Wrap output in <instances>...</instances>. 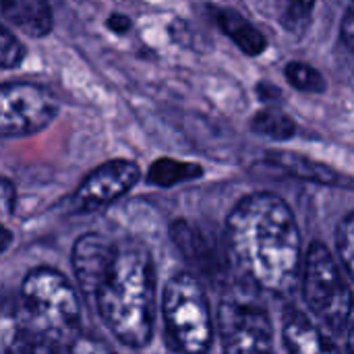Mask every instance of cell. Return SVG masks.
Segmentation results:
<instances>
[{
  "instance_id": "1",
  "label": "cell",
  "mask_w": 354,
  "mask_h": 354,
  "mask_svg": "<svg viewBox=\"0 0 354 354\" xmlns=\"http://www.w3.org/2000/svg\"><path fill=\"white\" fill-rule=\"evenodd\" d=\"M228 253L257 290L286 297L303 276V241L290 205L276 193L243 197L226 218Z\"/></svg>"
},
{
  "instance_id": "2",
  "label": "cell",
  "mask_w": 354,
  "mask_h": 354,
  "mask_svg": "<svg viewBox=\"0 0 354 354\" xmlns=\"http://www.w3.org/2000/svg\"><path fill=\"white\" fill-rule=\"evenodd\" d=\"M95 307L120 344L135 351L149 344L156 319V268L139 241L118 245L116 261L95 295Z\"/></svg>"
},
{
  "instance_id": "3",
  "label": "cell",
  "mask_w": 354,
  "mask_h": 354,
  "mask_svg": "<svg viewBox=\"0 0 354 354\" xmlns=\"http://www.w3.org/2000/svg\"><path fill=\"white\" fill-rule=\"evenodd\" d=\"M164 340L176 354H207L214 344V317L203 284L191 272L172 276L162 297Z\"/></svg>"
},
{
  "instance_id": "4",
  "label": "cell",
  "mask_w": 354,
  "mask_h": 354,
  "mask_svg": "<svg viewBox=\"0 0 354 354\" xmlns=\"http://www.w3.org/2000/svg\"><path fill=\"white\" fill-rule=\"evenodd\" d=\"M301 292L307 309L326 334H344L353 324V288L326 243L313 241L305 255Z\"/></svg>"
},
{
  "instance_id": "5",
  "label": "cell",
  "mask_w": 354,
  "mask_h": 354,
  "mask_svg": "<svg viewBox=\"0 0 354 354\" xmlns=\"http://www.w3.org/2000/svg\"><path fill=\"white\" fill-rule=\"evenodd\" d=\"M25 311L44 336H66L79 328L81 303L66 276L52 268L31 270L21 284Z\"/></svg>"
},
{
  "instance_id": "6",
  "label": "cell",
  "mask_w": 354,
  "mask_h": 354,
  "mask_svg": "<svg viewBox=\"0 0 354 354\" xmlns=\"http://www.w3.org/2000/svg\"><path fill=\"white\" fill-rule=\"evenodd\" d=\"M216 328L224 354H276L272 319L257 299L226 295L218 305Z\"/></svg>"
},
{
  "instance_id": "7",
  "label": "cell",
  "mask_w": 354,
  "mask_h": 354,
  "mask_svg": "<svg viewBox=\"0 0 354 354\" xmlns=\"http://www.w3.org/2000/svg\"><path fill=\"white\" fill-rule=\"evenodd\" d=\"M58 114L56 97L41 85L8 81L0 89V133L4 139L44 131Z\"/></svg>"
},
{
  "instance_id": "8",
  "label": "cell",
  "mask_w": 354,
  "mask_h": 354,
  "mask_svg": "<svg viewBox=\"0 0 354 354\" xmlns=\"http://www.w3.org/2000/svg\"><path fill=\"white\" fill-rule=\"evenodd\" d=\"M141 178V170L133 160H110L95 166L77 187L71 201L79 212H95L112 205L127 195Z\"/></svg>"
},
{
  "instance_id": "9",
  "label": "cell",
  "mask_w": 354,
  "mask_h": 354,
  "mask_svg": "<svg viewBox=\"0 0 354 354\" xmlns=\"http://www.w3.org/2000/svg\"><path fill=\"white\" fill-rule=\"evenodd\" d=\"M118 255V245L100 232H87L79 236L73 245L71 263L81 290L87 297L97 295L102 282L110 274Z\"/></svg>"
},
{
  "instance_id": "10",
  "label": "cell",
  "mask_w": 354,
  "mask_h": 354,
  "mask_svg": "<svg viewBox=\"0 0 354 354\" xmlns=\"http://www.w3.org/2000/svg\"><path fill=\"white\" fill-rule=\"evenodd\" d=\"M170 236L178 247L183 259L197 272L193 276L205 278L214 286L218 282H224L228 268L224 263L222 253L218 251V245H214L212 239H207L201 230H197L185 220H178L170 226Z\"/></svg>"
},
{
  "instance_id": "11",
  "label": "cell",
  "mask_w": 354,
  "mask_h": 354,
  "mask_svg": "<svg viewBox=\"0 0 354 354\" xmlns=\"http://www.w3.org/2000/svg\"><path fill=\"white\" fill-rule=\"evenodd\" d=\"M282 338L288 354H340L319 326L292 307L282 317Z\"/></svg>"
},
{
  "instance_id": "12",
  "label": "cell",
  "mask_w": 354,
  "mask_h": 354,
  "mask_svg": "<svg viewBox=\"0 0 354 354\" xmlns=\"http://www.w3.org/2000/svg\"><path fill=\"white\" fill-rule=\"evenodd\" d=\"M218 27L243 50L247 56H259L268 48V37L259 27H255L247 17L230 6H212Z\"/></svg>"
},
{
  "instance_id": "13",
  "label": "cell",
  "mask_w": 354,
  "mask_h": 354,
  "mask_svg": "<svg viewBox=\"0 0 354 354\" xmlns=\"http://www.w3.org/2000/svg\"><path fill=\"white\" fill-rule=\"evenodd\" d=\"M2 17L29 37H44L54 27L52 6L41 0H6Z\"/></svg>"
},
{
  "instance_id": "14",
  "label": "cell",
  "mask_w": 354,
  "mask_h": 354,
  "mask_svg": "<svg viewBox=\"0 0 354 354\" xmlns=\"http://www.w3.org/2000/svg\"><path fill=\"white\" fill-rule=\"evenodd\" d=\"M270 162L284 170L286 174H292L297 178H303V180H311V183H317V185H346V178L328 168L326 164H319V162H313L305 156H297V153H286V151H274L270 153Z\"/></svg>"
},
{
  "instance_id": "15",
  "label": "cell",
  "mask_w": 354,
  "mask_h": 354,
  "mask_svg": "<svg viewBox=\"0 0 354 354\" xmlns=\"http://www.w3.org/2000/svg\"><path fill=\"white\" fill-rule=\"evenodd\" d=\"M203 176V168L201 164L195 162H180L174 158H160L156 162H151L149 170H147V183L160 189H170L176 187L180 183H189L195 178Z\"/></svg>"
},
{
  "instance_id": "16",
  "label": "cell",
  "mask_w": 354,
  "mask_h": 354,
  "mask_svg": "<svg viewBox=\"0 0 354 354\" xmlns=\"http://www.w3.org/2000/svg\"><path fill=\"white\" fill-rule=\"evenodd\" d=\"M253 133L272 141H290L297 135V122L278 108H263L251 120Z\"/></svg>"
},
{
  "instance_id": "17",
  "label": "cell",
  "mask_w": 354,
  "mask_h": 354,
  "mask_svg": "<svg viewBox=\"0 0 354 354\" xmlns=\"http://www.w3.org/2000/svg\"><path fill=\"white\" fill-rule=\"evenodd\" d=\"M284 77L290 83V87H295L303 93H324L328 87L326 77L315 66H311L309 62H303V60H290L284 66Z\"/></svg>"
},
{
  "instance_id": "18",
  "label": "cell",
  "mask_w": 354,
  "mask_h": 354,
  "mask_svg": "<svg viewBox=\"0 0 354 354\" xmlns=\"http://www.w3.org/2000/svg\"><path fill=\"white\" fill-rule=\"evenodd\" d=\"M4 348L6 354H56L48 336L23 328L4 332Z\"/></svg>"
},
{
  "instance_id": "19",
  "label": "cell",
  "mask_w": 354,
  "mask_h": 354,
  "mask_svg": "<svg viewBox=\"0 0 354 354\" xmlns=\"http://www.w3.org/2000/svg\"><path fill=\"white\" fill-rule=\"evenodd\" d=\"M336 249L342 261L344 272L348 274V278L354 282V209L348 212L336 230Z\"/></svg>"
},
{
  "instance_id": "20",
  "label": "cell",
  "mask_w": 354,
  "mask_h": 354,
  "mask_svg": "<svg viewBox=\"0 0 354 354\" xmlns=\"http://www.w3.org/2000/svg\"><path fill=\"white\" fill-rule=\"evenodd\" d=\"M313 8V2H288L280 12V25L292 35H303L311 25Z\"/></svg>"
},
{
  "instance_id": "21",
  "label": "cell",
  "mask_w": 354,
  "mask_h": 354,
  "mask_svg": "<svg viewBox=\"0 0 354 354\" xmlns=\"http://www.w3.org/2000/svg\"><path fill=\"white\" fill-rule=\"evenodd\" d=\"M25 46L15 37V33L8 27H2L0 31V64L2 68L10 71L17 68L23 60H25Z\"/></svg>"
},
{
  "instance_id": "22",
  "label": "cell",
  "mask_w": 354,
  "mask_h": 354,
  "mask_svg": "<svg viewBox=\"0 0 354 354\" xmlns=\"http://www.w3.org/2000/svg\"><path fill=\"white\" fill-rule=\"evenodd\" d=\"M68 354H114V351L93 336H77L68 346Z\"/></svg>"
},
{
  "instance_id": "23",
  "label": "cell",
  "mask_w": 354,
  "mask_h": 354,
  "mask_svg": "<svg viewBox=\"0 0 354 354\" xmlns=\"http://www.w3.org/2000/svg\"><path fill=\"white\" fill-rule=\"evenodd\" d=\"M340 39L348 50L354 52V2L346 8L344 19L340 23Z\"/></svg>"
},
{
  "instance_id": "24",
  "label": "cell",
  "mask_w": 354,
  "mask_h": 354,
  "mask_svg": "<svg viewBox=\"0 0 354 354\" xmlns=\"http://www.w3.org/2000/svg\"><path fill=\"white\" fill-rule=\"evenodd\" d=\"M17 205V189L12 185V180L8 176L2 178V212L4 216H10V212Z\"/></svg>"
},
{
  "instance_id": "25",
  "label": "cell",
  "mask_w": 354,
  "mask_h": 354,
  "mask_svg": "<svg viewBox=\"0 0 354 354\" xmlns=\"http://www.w3.org/2000/svg\"><path fill=\"white\" fill-rule=\"evenodd\" d=\"M106 25H108V29L114 31V33H127V31H131L133 21H131V17H127V15H122V12H112V15L108 17Z\"/></svg>"
},
{
  "instance_id": "26",
  "label": "cell",
  "mask_w": 354,
  "mask_h": 354,
  "mask_svg": "<svg viewBox=\"0 0 354 354\" xmlns=\"http://www.w3.org/2000/svg\"><path fill=\"white\" fill-rule=\"evenodd\" d=\"M257 93H259V97L263 100V102H280L284 95H282V89H278L274 83H270V81H261L259 85H257Z\"/></svg>"
},
{
  "instance_id": "27",
  "label": "cell",
  "mask_w": 354,
  "mask_h": 354,
  "mask_svg": "<svg viewBox=\"0 0 354 354\" xmlns=\"http://www.w3.org/2000/svg\"><path fill=\"white\" fill-rule=\"evenodd\" d=\"M10 241H12V232L4 226L2 228V245H0V249H2V253L10 247Z\"/></svg>"
},
{
  "instance_id": "28",
  "label": "cell",
  "mask_w": 354,
  "mask_h": 354,
  "mask_svg": "<svg viewBox=\"0 0 354 354\" xmlns=\"http://www.w3.org/2000/svg\"><path fill=\"white\" fill-rule=\"evenodd\" d=\"M346 348H348V354H354V324L348 330V344H346Z\"/></svg>"
}]
</instances>
